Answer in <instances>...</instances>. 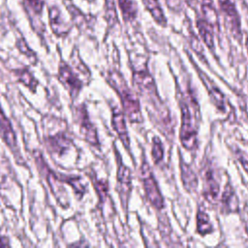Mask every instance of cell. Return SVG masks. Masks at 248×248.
<instances>
[{"instance_id":"cell-26","label":"cell","mask_w":248,"mask_h":248,"mask_svg":"<svg viewBox=\"0 0 248 248\" xmlns=\"http://www.w3.org/2000/svg\"><path fill=\"white\" fill-rule=\"evenodd\" d=\"M4 246H10V242L8 237L1 234L0 232V247H4Z\"/></svg>"},{"instance_id":"cell-24","label":"cell","mask_w":248,"mask_h":248,"mask_svg":"<svg viewBox=\"0 0 248 248\" xmlns=\"http://www.w3.org/2000/svg\"><path fill=\"white\" fill-rule=\"evenodd\" d=\"M27 5L35 12V13H41L45 0H25Z\"/></svg>"},{"instance_id":"cell-1","label":"cell","mask_w":248,"mask_h":248,"mask_svg":"<svg viewBox=\"0 0 248 248\" xmlns=\"http://www.w3.org/2000/svg\"><path fill=\"white\" fill-rule=\"evenodd\" d=\"M108 80L117 92L124 113L131 122H141L140 106L136 95L126 85V82L121 74L116 71H110L108 76Z\"/></svg>"},{"instance_id":"cell-21","label":"cell","mask_w":248,"mask_h":248,"mask_svg":"<svg viewBox=\"0 0 248 248\" xmlns=\"http://www.w3.org/2000/svg\"><path fill=\"white\" fill-rule=\"evenodd\" d=\"M151 153H152V158L156 164L159 163L163 159V154H164L163 145H162L161 140L157 137H155L152 140Z\"/></svg>"},{"instance_id":"cell-5","label":"cell","mask_w":248,"mask_h":248,"mask_svg":"<svg viewBox=\"0 0 248 248\" xmlns=\"http://www.w3.org/2000/svg\"><path fill=\"white\" fill-rule=\"evenodd\" d=\"M58 79L69 90L70 95L72 97L78 96L80 89L82 88L81 80L74 73L72 68L66 63H61L60 66H59Z\"/></svg>"},{"instance_id":"cell-8","label":"cell","mask_w":248,"mask_h":248,"mask_svg":"<svg viewBox=\"0 0 248 248\" xmlns=\"http://www.w3.org/2000/svg\"><path fill=\"white\" fill-rule=\"evenodd\" d=\"M0 136L8 147L15 151L16 149V138L12 124L0 107Z\"/></svg>"},{"instance_id":"cell-4","label":"cell","mask_w":248,"mask_h":248,"mask_svg":"<svg viewBox=\"0 0 248 248\" xmlns=\"http://www.w3.org/2000/svg\"><path fill=\"white\" fill-rule=\"evenodd\" d=\"M117 159V187L119 192V198L121 199L122 205L126 208L127 201L129 200L130 192L132 189V176L129 168H127L119 158V155L116 153Z\"/></svg>"},{"instance_id":"cell-17","label":"cell","mask_w":248,"mask_h":248,"mask_svg":"<svg viewBox=\"0 0 248 248\" xmlns=\"http://www.w3.org/2000/svg\"><path fill=\"white\" fill-rule=\"evenodd\" d=\"M200 35L202 37V39L203 40V42L206 44V46L208 47H213V35H212V31L210 28V24L203 20V19H200L198 20L197 23Z\"/></svg>"},{"instance_id":"cell-2","label":"cell","mask_w":248,"mask_h":248,"mask_svg":"<svg viewBox=\"0 0 248 248\" xmlns=\"http://www.w3.org/2000/svg\"><path fill=\"white\" fill-rule=\"evenodd\" d=\"M141 176L143 182V190L148 202L157 209L163 208L164 199L146 161L142 162L141 165Z\"/></svg>"},{"instance_id":"cell-6","label":"cell","mask_w":248,"mask_h":248,"mask_svg":"<svg viewBox=\"0 0 248 248\" xmlns=\"http://www.w3.org/2000/svg\"><path fill=\"white\" fill-rule=\"evenodd\" d=\"M78 122H79V131L87 142H89L92 145H98V136H97V131L94 127V125L91 123L89 120L86 110L83 108H79L78 110Z\"/></svg>"},{"instance_id":"cell-20","label":"cell","mask_w":248,"mask_h":248,"mask_svg":"<svg viewBox=\"0 0 248 248\" xmlns=\"http://www.w3.org/2000/svg\"><path fill=\"white\" fill-rule=\"evenodd\" d=\"M197 230L201 234H206L212 231L209 217L203 211H199L197 215Z\"/></svg>"},{"instance_id":"cell-13","label":"cell","mask_w":248,"mask_h":248,"mask_svg":"<svg viewBox=\"0 0 248 248\" xmlns=\"http://www.w3.org/2000/svg\"><path fill=\"white\" fill-rule=\"evenodd\" d=\"M218 183L215 180L211 170H208L204 175V195L208 200L214 201L218 195Z\"/></svg>"},{"instance_id":"cell-3","label":"cell","mask_w":248,"mask_h":248,"mask_svg":"<svg viewBox=\"0 0 248 248\" xmlns=\"http://www.w3.org/2000/svg\"><path fill=\"white\" fill-rule=\"evenodd\" d=\"M181 128L180 140L183 146L189 150L195 148L197 144V132L193 125V119L186 104L181 105Z\"/></svg>"},{"instance_id":"cell-14","label":"cell","mask_w":248,"mask_h":248,"mask_svg":"<svg viewBox=\"0 0 248 248\" xmlns=\"http://www.w3.org/2000/svg\"><path fill=\"white\" fill-rule=\"evenodd\" d=\"M124 20H133L137 16V5L134 0H118Z\"/></svg>"},{"instance_id":"cell-9","label":"cell","mask_w":248,"mask_h":248,"mask_svg":"<svg viewBox=\"0 0 248 248\" xmlns=\"http://www.w3.org/2000/svg\"><path fill=\"white\" fill-rule=\"evenodd\" d=\"M48 16H49V24L52 29V31L57 35V36H63L67 34L68 32V27L67 24L63 21L61 17V14L59 9L56 7H50L48 9Z\"/></svg>"},{"instance_id":"cell-16","label":"cell","mask_w":248,"mask_h":248,"mask_svg":"<svg viewBox=\"0 0 248 248\" xmlns=\"http://www.w3.org/2000/svg\"><path fill=\"white\" fill-rule=\"evenodd\" d=\"M68 142L69 140L64 135L57 134L47 140V146L50 147L51 151H55L60 154L66 149V147H68Z\"/></svg>"},{"instance_id":"cell-25","label":"cell","mask_w":248,"mask_h":248,"mask_svg":"<svg viewBox=\"0 0 248 248\" xmlns=\"http://www.w3.org/2000/svg\"><path fill=\"white\" fill-rule=\"evenodd\" d=\"M17 47L18 49L24 53L25 55H28V57H31V56H35V54L31 51V49L28 47V46H26V43L24 42V40L20 39L18 42H17Z\"/></svg>"},{"instance_id":"cell-23","label":"cell","mask_w":248,"mask_h":248,"mask_svg":"<svg viewBox=\"0 0 248 248\" xmlns=\"http://www.w3.org/2000/svg\"><path fill=\"white\" fill-rule=\"evenodd\" d=\"M94 187L96 188V190L98 191L99 197L101 200H103L104 198H106L107 196V192H108V183L106 181H100V180H96L94 182Z\"/></svg>"},{"instance_id":"cell-18","label":"cell","mask_w":248,"mask_h":248,"mask_svg":"<svg viewBox=\"0 0 248 248\" xmlns=\"http://www.w3.org/2000/svg\"><path fill=\"white\" fill-rule=\"evenodd\" d=\"M15 74L16 75V77L18 78V80L23 83L25 86H28L29 89L34 92L36 91V87L38 84V81L33 78V76L31 75V73L28 71V69H19L15 71Z\"/></svg>"},{"instance_id":"cell-15","label":"cell","mask_w":248,"mask_h":248,"mask_svg":"<svg viewBox=\"0 0 248 248\" xmlns=\"http://www.w3.org/2000/svg\"><path fill=\"white\" fill-rule=\"evenodd\" d=\"M180 166H181L182 181H183L185 187H187L188 190L195 189L197 187V184H198L197 177H196L195 173L193 172L191 168L187 164H185L184 162H181Z\"/></svg>"},{"instance_id":"cell-19","label":"cell","mask_w":248,"mask_h":248,"mask_svg":"<svg viewBox=\"0 0 248 248\" xmlns=\"http://www.w3.org/2000/svg\"><path fill=\"white\" fill-rule=\"evenodd\" d=\"M222 203L224 205V208L229 211H235L237 209V200L233 193V190L230 186H228L227 189L224 191L222 197Z\"/></svg>"},{"instance_id":"cell-12","label":"cell","mask_w":248,"mask_h":248,"mask_svg":"<svg viewBox=\"0 0 248 248\" xmlns=\"http://www.w3.org/2000/svg\"><path fill=\"white\" fill-rule=\"evenodd\" d=\"M145 8L147 11L150 13L152 17L155 19V21L160 24L165 26L167 23L166 17L164 16V13L159 5L158 0H142Z\"/></svg>"},{"instance_id":"cell-22","label":"cell","mask_w":248,"mask_h":248,"mask_svg":"<svg viewBox=\"0 0 248 248\" xmlns=\"http://www.w3.org/2000/svg\"><path fill=\"white\" fill-rule=\"evenodd\" d=\"M202 10H203V14L204 16L206 17V19H208V23L211 25L212 23H216L217 21V16L216 13L214 11V9L209 6V5H203L202 6Z\"/></svg>"},{"instance_id":"cell-10","label":"cell","mask_w":248,"mask_h":248,"mask_svg":"<svg viewBox=\"0 0 248 248\" xmlns=\"http://www.w3.org/2000/svg\"><path fill=\"white\" fill-rule=\"evenodd\" d=\"M201 78L203 80L205 86L207 87L212 102L215 104V106L219 109L224 110V108H225V101L224 100H225V98H224V95L222 94V92L219 90L218 87H216L213 83H211L210 79H208L206 76L202 75V78Z\"/></svg>"},{"instance_id":"cell-11","label":"cell","mask_w":248,"mask_h":248,"mask_svg":"<svg viewBox=\"0 0 248 248\" xmlns=\"http://www.w3.org/2000/svg\"><path fill=\"white\" fill-rule=\"evenodd\" d=\"M219 4L223 12L230 18L229 20L232 22V26L236 34H239V20L237 16L236 10L232 3L230 0H219Z\"/></svg>"},{"instance_id":"cell-7","label":"cell","mask_w":248,"mask_h":248,"mask_svg":"<svg viewBox=\"0 0 248 248\" xmlns=\"http://www.w3.org/2000/svg\"><path fill=\"white\" fill-rule=\"evenodd\" d=\"M111 124L114 131L117 133L118 137L120 138L123 145L125 148L130 147V140L128 135V130L125 122V117L123 111H121L118 108L114 107L112 108V117H111Z\"/></svg>"}]
</instances>
